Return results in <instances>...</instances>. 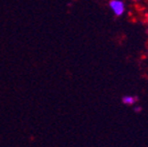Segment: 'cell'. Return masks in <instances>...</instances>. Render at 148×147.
Instances as JSON below:
<instances>
[{"label":"cell","mask_w":148,"mask_h":147,"mask_svg":"<svg viewBox=\"0 0 148 147\" xmlns=\"http://www.w3.org/2000/svg\"><path fill=\"white\" fill-rule=\"evenodd\" d=\"M134 111H135L136 113H140V112L142 111V108L140 107V106H136V107L134 108Z\"/></svg>","instance_id":"3"},{"label":"cell","mask_w":148,"mask_h":147,"mask_svg":"<svg viewBox=\"0 0 148 147\" xmlns=\"http://www.w3.org/2000/svg\"><path fill=\"white\" fill-rule=\"evenodd\" d=\"M109 7L115 16H121L125 12V3L123 0H110Z\"/></svg>","instance_id":"1"},{"label":"cell","mask_w":148,"mask_h":147,"mask_svg":"<svg viewBox=\"0 0 148 147\" xmlns=\"http://www.w3.org/2000/svg\"><path fill=\"white\" fill-rule=\"evenodd\" d=\"M134 1H136V2H138V1H141V0H134Z\"/></svg>","instance_id":"4"},{"label":"cell","mask_w":148,"mask_h":147,"mask_svg":"<svg viewBox=\"0 0 148 147\" xmlns=\"http://www.w3.org/2000/svg\"><path fill=\"white\" fill-rule=\"evenodd\" d=\"M137 101H138V97L130 96V95L123 96V99H121V102H123V103L125 104V105H127V106H133V105H135Z\"/></svg>","instance_id":"2"}]
</instances>
